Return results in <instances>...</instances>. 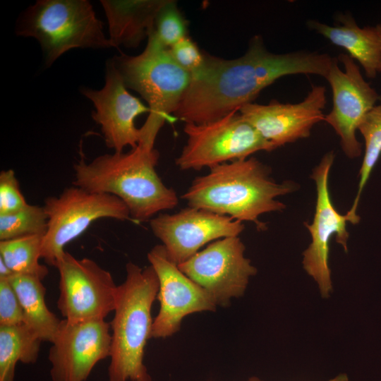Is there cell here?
<instances>
[{"label": "cell", "instance_id": "6da1fadb", "mask_svg": "<svg viewBox=\"0 0 381 381\" xmlns=\"http://www.w3.org/2000/svg\"><path fill=\"white\" fill-rule=\"evenodd\" d=\"M334 59L315 52L272 53L260 35L253 37L247 51L236 59L205 53L204 63L191 75L174 115L185 123L217 120L253 102L263 89L282 77L313 74L325 78Z\"/></svg>", "mask_w": 381, "mask_h": 381}, {"label": "cell", "instance_id": "7a4b0ae2", "mask_svg": "<svg viewBox=\"0 0 381 381\" xmlns=\"http://www.w3.org/2000/svg\"><path fill=\"white\" fill-rule=\"evenodd\" d=\"M270 174V167L253 157L221 164L196 177L181 198L190 207L253 222L258 230H265L259 217L285 209L277 198L298 188L292 181L277 182Z\"/></svg>", "mask_w": 381, "mask_h": 381}, {"label": "cell", "instance_id": "3957f363", "mask_svg": "<svg viewBox=\"0 0 381 381\" xmlns=\"http://www.w3.org/2000/svg\"><path fill=\"white\" fill-rule=\"evenodd\" d=\"M158 159L155 145L145 142H139L127 152L102 155L88 163L81 158L74 165L73 184L90 192L119 198L133 219H151L179 202L176 192L156 171Z\"/></svg>", "mask_w": 381, "mask_h": 381}, {"label": "cell", "instance_id": "277c9868", "mask_svg": "<svg viewBox=\"0 0 381 381\" xmlns=\"http://www.w3.org/2000/svg\"><path fill=\"white\" fill-rule=\"evenodd\" d=\"M126 279L117 286L111 329L109 381H152L143 363L145 348L151 338L152 306L159 281L153 267L128 262Z\"/></svg>", "mask_w": 381, "mask_h": 381}, {"label": "cell", "instance_id": "5b68a950", "mask_svg": "<svg viewBox=\"0 0 381 381\" xmlns=\"http://www.w3.org/2000/svg\"><path fill=\"white\" fill-rule=\"evenodd\" d=\"M16 32L38 41L47 67L72 49L113 47L87 0H38L21 13Z\"/></svg>", "mask_w": 381, "mask_h": 381}, {"label": "cell", "instance_id": "8992f818", "mask_svg": "<svg viewBox=\"0 0 381 381\" xmlns=\"http://www.w3.org/2000/svg\"><path fill=\"white\" fill-rule=\"evenodd\" d=\"M127 88L138 92L150 109L140 128L147 135L157 134L174 114L190 81L191 75L173 59L169 49L149 35L138 55L121 53L111 59Z\"/></svg>", "mask_w": 381, "mask_h": 381}, {"label": "cell", "instance_id": "52a82bcc", "mask_svg": "<svg viewBox=\"0 0 381 381\" xmlns=\"http://www.w3.org/2000/svg\"><path fill=\"white\" fill-rule=\"evenodd\" d=\"M183 131L187 136L186 143L176 159L181 170L211 168L246 159L259 151L276 149L238 110L208 123H186Z\"/></svg>", "mask_w": 381, "mask_h": 381}, {"label": "cell", "instance_id": "ba28073f", "mask_svg": "<svg viewBox=\"0 0 381 381\" xmlns=\"http://www.w3.org/2000/svg\"><path fill=\"white\" fill-rule=\"evenodd\" d=\"M44 208L48 222L42 258L54 267L66 253L65 246L80 236L94 221L131 218L128 208L119 198L90 192L75 186L64 189L59 196L47 198Z\"/></svg>", "mask_w": 381, "mask_h": 381}, {"label": "cell", "instance_id": "9c48e42d", "mask_svg": "<svg viewBox=\"0 0 381 381\" xmlns=\"http://www.w3.org/2000/svg\"><path fill=\"white\" fill-rule=\"evenodd\" d=\"M59 273L57 308L65 320H105L114 311L117 286L111 273L89 258L68 252L56 262Z\"/></svg>", "mask_w": 381, "mask_h": 381}, {"label": "cell", "instance_id": "30bf717a", "mask_svg": "<svg viewBox=\"0 0 381 381\" xmlns=\"http://www.w3.org/2000/svg\"><path fill=\"white\" fill-rule=\"evenodd\" d=\"M239 236L226 237L210 243L185 262L182 272L202 287L217 306L226 307L231 299L243 295L257 269L245 255Z\"/></svg>", "mask_w": 381, "mask_h": 381}, {"label": "cell", "instance_id": "8fae6325", "mask_svg": "<svg viewBox=\"0 0 381 381\" xmlns=\"http://www.w3.org/2000/svg\"><path fill=\"white\" fill-rule=\"evenodd\" d=\"M325 78L332 91L333 104L324 121L339 136L346 156L358 157L362 148L356 131L364 116L380 100V95L365 81L354 59L346 54L334 58Z\"/></svg>", "mask_w": 381, "mask_h": 381}, {"label": "cell", "instance_id": "7c38bea8", "mask_svg": "<svg viewBox=\"0 0 381 381\" xmlns=\"http://www.w3.org/2000/svg\"><path fill=\"white\" fill-rule=\"evenodd\" d=\"M334 159V152L329 151L313 170L310 178L316 186L315 210L313 222L304 223L311 236V242L303 253V267L317 283L324 298H327L333 291L329 266V240L335 235L336 241L347 252L349 237L347 215L335 209L330 198L329 175Z\"/></svg>", "mask_w": 381, "mask_h": 381}, {"label": "cell", "instance_id": "4fadbf2b", "mask_svg": "<svg viewBox=\"0 0 381 381\" xmlns=\"http://www.w3.org/2000/svg\"><path fill=\"white\" fill-rule=\"evenodd\" d=\"M147 259L158 278L157 298L160 305L153 320L151 338L171 337L180 329L186 316L216 310L217 305L210 296L181 271L162 244L154 246Z\"/></svg>", "mask_w": 381, "mask_h": 381}, {"label": "cell", "instance_id": "5bb4252c", "mask_svg": "<svg viewBox=\"0 0 381 381\" xmlns=\"http://www.w3.org/2000/svg\"><path fill=\"white\" fill-rule=\"evenodd\" d=\"M48 358L52 381H85L97 363L109 357L111 329L105 320H62Z\"/></svg>", "mask_w": 381, "mask_h": 381}, {"label": "cell", "instance_id": "9a60e30c", "mask_svg": "<svg viewBox=\"0 0 381 381\" xmlns=\"http://www.w3.org/2000/svg\"><path fill=\"white\" fill-rule=\"evenodd\" d=\"M150 228L169 258L181 264L208 243L238 236L243 222L205 210L188 206L174 214H159L150 220Z\"/></svg>", "mask_w": 381, "mask_h": 381}, {"label": "cell", "instance_id": "2e32d148", "mask_svg": "<svg viewBox=\"0 0 381 381\" xmlns=\"http://www.w3.org/2000/svg\"><path fill=\"white\" fill-rule=\"evenodd\" d=\"M81 93L95 106L92 119L101 126L107 147L122 152L130 146L135 148L140 140V129L135 118L150 109L127 90L123 80L109 59L106 65L105 83L100 90L83 87Z\"/></svg>", "mask_w": 381, "mask_h": 381}, {"label": "cell", "instance_id": "e0dca14e", "mask_svg": "<svg viewBox=\"0 0 381 381\" xmlns=\"http://www.w3.org/2000/svg\"><path fill=\"white\" fill-rule=\"evenodd\" d=\"M327 103L324 86L313 85L305 99L296 104L248 103L238 111L257 131L277 149L310 135L313 126L324 121Z\"/></svg>", "mask_w": 381, "mask_h": 381}, {"label": "cell", "instance_id": "ac0fdd59", "mask_svg": "<svg viewBox=\"0 0 381 381\" xmlns=\"http://www.w3.org/2000/svg\"><path fill=\"white\" fill-rule=\"evenodd\" d=\"M334 26L310 20L308 26L332 44L345 49L358 61L368 78L381 72V24L361 28L349 13L336 16Z\"/></svg>", "mask_w": 381, "mask_h": 381}, {"label": "cell", "instance_id": "d6986e66", "mask_svg": "<svg viewBox=\"0 0 381 381\" xmlns=\"http://www.w3.org/2000/svg\"><path fill=\"white\" fill-rule=\"evenodd\" d=\"M166 0H101L113 47L136 48L154 28Z\"/></svg>", "mask_w": 381, "mask_h": 381}, {"label": "cell", "instance_id": "ffe728a7", "mask_svg": "<svg viewBox=\"0 0 381 381\" xmlns=\"http://www.w3.org/2000/svg\"><path fill=\"white\" fill-rule=\"evenodd\" d=\"M8 280L20 301L25 324L45 341H53L61 321L48 308L45 302L46 289L42 279L30 275L13 274Z\"/></svg>", "mask_w": 381, "mask_h": 381}, {"label": "cell", "instance_id": "44dd1931", "mask_svg": "<svg viewBox=\"0 0 381 381\" xmlns=\"http://www.w3.org/2000/svg\"><path fill=\"white\" fill-rule=\"evenodd\" d=\"M41 341L25 324L0 326V381H14L18 362L35 363Z\"/></svg>", "mask_w": 381, "mask_h": 381}, {"label": "cell", "instance_id": "7402d4cb", "mask_svg": "<svg viewBox=\"0 0 381 381\" xmlns=\"http://www.w3.org/2000/svg\"><path fill=\"white\" fill-rule=\"evenodd\" d=\"M43 234L28 235L0 241V258L13 274L33 276L43 280L48 269L40 263Z\"/></svg>", "mask_w": 381, "mask_h": 381}, {"label": "cell", "instance_id": "603a6c76", "mask_svg": "<svg viewBox=\"0 0 381 381\" xmlns=\"http://www.w3.org/2000/svg\"><path fill=\"white\" fill-rule=\"evenodd\" d=\"M365 141L363 162L359 171L356 195L350 210L346 214L349 222L356 224L360 221L357 208L363 188L381 155V104H376L364 116L358 126Z\"/></svg>", "mask_w": 381, "mask_h": 381}, {"label": "cell", "instance_id": "cb8c5ba5", "mask_svg": "<svg viewBox=\"0 0 381 381\" xmlns=\"http://www.w3.org/2000/svg\"><path fill=\"white\" fill-rule=\"evenodd\" d=\"M47 222L44 206L27 204L17 211L0 214V241L28 235H44Z\"/></svg>", "mask_w": 381, "mask_h": 381}, {"label": "cell", "instance_id": "d4e9b609", "mask_svg": "<svg viewBox=\"0 0 381 381\" xmlns=\"http://www.w3.org/2000/svg\"><path fill=\"white\" fill-rule=\"evenodd\" d=\"M188 23L173 0L166 2L159 11L154 28L149 35L153 36L162 46L170 48L188 37Z\"/></svg>", "mask_w": 381, "mask_h": 381}, {"label": "cell", "instance_id": "484cf974", "mask_svg": "<svg viewBox=\"0 0 381 381\" xmlns=\"http://www.w3.org/2000/svg\"><path fill=\"white\" fill-rule=\"evenodd\" d=\"M28 203L22 194L19 183L12 169L0 173V214L17 211Z\"/></svg>", "mask_w": 381, "mask_h": 381}, {"label": "cell", "instance_id": "4316f807", "mask_svg": "<svg viewBox=\"0 0 381 381\" xmlns=\"http://www.w3.org/2000/svg\"><path fill=\"white\" fill-rule=\"evenodd\" d=\"M24 324L23 312L18 298L6 279H0V326Z\"/></svg>", "mask_w": 381, "mask_h": 381}, {"label": "cell", "instance_id": "83f0119b", "mask_svg": "<svg viewBox=\"0 0 381 381\" xmlns=\"http://www.w3.org/2000/svg\"><path fill=\"white\" fill-rule=\"evenodd\" d=\"M169 49L174 61L191 75L198 71L204 63L205 53L188 36Z\"/></svg>", "mask_w": 381, "mask_h": 381}, {"label": "cell", "instance_id": "f1b7e54d", "mask_svg": "<svg viewBox=\"0 0 381 381\" xmlns=\"http://www.w3.org/2000/svg\"><path fill=\"white\" fill-rule=\"evenodd\" d=\"M13 274L4 261L0 258V279H8Z\"/></svg>", "mask_w": 381, "mask_h": 381}, {"label": "cell", "instance_id": "f546056e", "mask_svg": "<svg viewBox=\"0 0 381 381\" xmlns=\"http://www.w3.org/2000/svg\"><path fill=\"white\" fill-rule=\"evenodd\" d=\"M248 381H262L260 379L257 377H251L248 380ZM328 381H349V377L345 373H341L339 375L336 376L335 377L330 379Z\"/></svg>", "mask_w": 381, "mask_h": 381}]
</instances>
